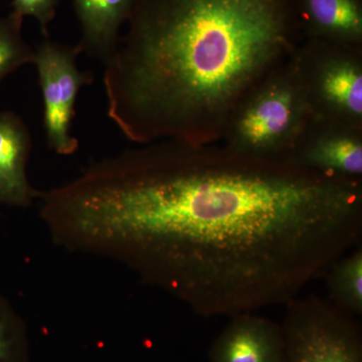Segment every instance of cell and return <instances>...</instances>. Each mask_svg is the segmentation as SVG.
I'll return each instance as SVG.
<instances>
[{
  "label": "cell",
  "instance_id": "obj_1",
  "mask_svg": "<svg viewBox=\"0 0 362 362\" xmlns=\"http://www.w3.org/2000/svg\"><path fill=\"white\" fill-rule=\"evenodd\" d=\"M40 201L54 244L116 262L202 317L287 304L361 245L362 181L221 143L124 150Z\"/></svg>",
  "mask_w": 362,
  "mask_h": 362
},
{
  "label": "cell",
  "instance_id": "obj_2",
  "mask_svg": "<svg viewBox=\"0 0 362 362\" xmlns=\"http://www.w3.org/2000/svg\"><path fill=\"white\" fill-rule=\"evenodd\" d=\"M127 23L104 73L107 113L142 145L221 143L304 40L296 0H139Z\"/></svg>",
  "mask_w": 362,
  "mask_h": 362
},
{
  "label": "cell",
  "instance_id": "obj_3",
  "mask_svg": "<svg viewBox=\"0 0 362 362\" xmlns=\"http://www.w3.org/2000/svg\"><path fill=\"white\" fill-rule=\"evenodd\" d=\"M312 116L291 59L243 100L221 144L247 156L288 159Z\"/></svg>",
  "mask_w": 362,
  "mask_h": 362
},
{
  "label": "cell",
  "instance_id": "obj_4",
  "mask_svg": "<svg viewBox=\"0 0 362 362\" xmlns=\"http://www.w3.org/2000/svg\"><path fill=\"white\" fill-rule=\"evenodd\" d=\"M292 63L312 115L362 127V49L304 39Z\"/></svg>",
  "mask_w": 362,
  "mask_h": 362
},
{
  "label": "cell",
  "instance_id": "obj_5",
  "mask_svg": "<svg viewBox=\"0 0 362 362\" xmlns=\"http://www.w3.org/2000/svg\"><path fill=\"white\" fill-rule=\"evenodd\" d=\"M284 306L282 362H362L356 316L316 295L295 297Z\"/></svg>",
  "mask_w": 362,
  "mask_h": 362
},
{
  "label": "cell",
  "instance_id": "obj_6",
  "mask_svg": "<svg viewBox=\"0 0 362 362\" xmlns=\"http://www.w3.org/2000/svg\"><path fill=\"white\" fill-rule=\"evenodd\" d=\"M82 54L78 45H64L45 37L35 49L33 65L37 66L42 99L44 127L49 148L59 156L77 151L78 140L71 134L76 115L78 92L92 84L94 76L77 66Z\"/></svg>",
  "mask_w": 362,
  "mask_h": 362
},
{
  "label": "cell",
  "instance_id": "obj_7",
  "mask_svg": "<svg viewBox=\"0 0 362 362\" xmlns=\"http://www.w3.org/2000/svg\"><path fill=\"white\" fill-rule=\"evenodd\" d=\"M288 159L323 175L362 181V127L312 116Z\"/></svg>",
  "mask_w": 362,
  "mask_h": 362
},
{
  "label": "cell",
  "instance_id": "obj_8",
  "mask_svg": "<svg viewBox=\"0 0 362 362\" xmlns=\"http://www.w3.org/2000/svg\"><path fill=\"white\" fill-rule=\"evenodd\" d=\"M284 351L281 324L254 312L230 317V322L214 340L209 362H282Z\"/></svg>",
  "mask_w": 362,
  "mask_h": 362
},
{
  "label": "cell",
  "instance_id": "obj_9",
  "mask_svg": "<svg viewBox=\"0 0 362 362\" xmlns=\"http://www.w3.org/2000/svg\"><path fill=\"white\" fill-rule=\"evenodd\" d=\"M32 136L25 121L11 111H0V204L28 207L42 192L28 181L26 166Z\"/></svg>",
  "mask_w": 362,
  "mask_h": 362
},
{
  "label": "cell",
  "instance_id": "obj_10",
  "mask_svg": "<svg viewBox=\"0 0 362 362\" xmlns=\"http://www.w3.org/2000/svg\"><path fill=\"white\" fill-rule=\"evenodd\" d=\"M82 39L78 47L90 58L108 63L117 49L119 30L128 23L139 0H73Z\"/></svg>",
  "mask_w": 362,
  "mask_h": 362
},
{
  "label": "cell",
  "instance_id": "obj_11",
  "mask_svg": "<svg viewBox=\"0 0 362 362\" xmlns=\"http://www.w3.org/2000/svg\"><path fill=\"white\" fill-rule=\"evenodd\" d=\"M304 39L362 49V0H296Z\"/></svg>",
  "mask_w": 362,
  "mask_h": 362
},
{
  "label": "cell",
  "instance_id": "obj_12",
  "mask_svg": "<svg viewBox=\"0 0 362 362\" xmlns=\"http://www.w3.org/2000/svg\"><path fill=\"white\" fill-rule=\"evenodd\" d=\"M329 301L350 315L362 314V247L337 259L325 273Z\"/></svg>",
  "mask_w": 362,
  "mask_h": 362
},
{
  "label": "cell",
  "instance_id": "obj_13",
  "mask_svg": "<svg viewBox=\"0 0 362 362\" xmlns=\"http://www.w3.org/2000/svg\"><path fill=\"white\" fill-rule=\"evenodd\" d=\"M23 23L14 13L0 18V82L35 59V49L23 37Z\"/></svg>",
  "mask_w": 362,
  "mask_h": 362
},
{
  "label": "cell",
  "instance_id": "obj_14",
  "mask_svg": "<svg viewBox=\"0 0 362 362\" xmlns=\"http://www.w3.org/2000/svg\"><path fill=\"white\" fill-rule=\"evenodd\" d=\"M28 327L11 302L0 293V362H28Z\"/></svg>",
  "mask_w": 362,
  "mask_h": 362
},
{
  "label": "cell",
  "instance_id": "obj_15",
  "mask_svg": "<svg viewBox=\"0 0 362 362\" xmlns=\"http://www.w3.org/2000/svg\"><path fill=\"white\" fill-rule=\"evenodd\" d=\"M13 13L21 18L33 16L39 23L40 32L45 37H49V25L57 13L59 0H13Z\"/></svg>",
  "mask_w": 362,
  "mask_h": 362
}]
</instances>
